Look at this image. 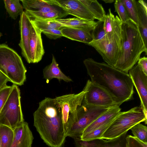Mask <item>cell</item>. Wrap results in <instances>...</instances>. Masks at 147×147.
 I'll return each mask as SVG.
<instances>
[{
	"instance_id": "cell-6",
	"label": "cell",
	"mask_w": 147,
	"mask_h": 147,
	"mask_svg": "<svg viewBox=\"0 0 147 147\" xmlns=\"http://www.w3.org/2000/svg\"><path fill=\"white\" fill-rule=\"evenodd\" d=\"M144 122L146 118L140 107H136L124 112H120L103 133L102 139H112L121 136L136 124Z\"/></svg>"
},
{
	"instance_id": "cell-36",
	"label": "cell",
	"mask_w": 147,
	"mask_h": 147,
	"mask_svg": "<svg viewBox=\"0 0 147 147\" xmlns=\"http://www.w3.org/2000/svg\"><path fill=\"white\" fill-rule=\"evenodd\" d=\"M126 140L127 147H147V144L132 136L127 135Z\"/></svg>"
},
{
	"instance_id": "cell-40",
	"label": "cell",
	"mask_w": 147,
	"mask_h": 147,
	"mask_svg": "<svg viewBox=\"0 0 147 147\" xmlns=\"http://www.w3.org/2000/svg\"><path fill=\"white\" fill-rule=\"evenodd\" d=\"M105 3H112L115 2V0H103Z\"/></svg>"
},
{
	"instance_id": "cell-31",
	"label": "cell",
	"mask_w": 147,
	"mask_h": 147,
	"mask_svg": "<svg viewBox=\"0 0 147 147\" xmlns=\"http://www.w3.org/2000/svg\"><path fill=\"white\" fill-rule=\"evenodd\" d=\"M134 137L147 144V127L140 123L135 125L130 129Z\"/></svg>"
},
{
	"instance_id": "cell-3",
	"label": "cell",
	"mask_w": 147,
	"mask_h": 147,
	"mask_svg": "<svg viewBox=\"0 0 147 147\" xmlns=\"http://www.w3.org/2000/svg\"><path fill=\"white\" fill-rule=\"evenodd\" d=\"M121 50L114 67L127 73L137 63L141 54L147 55L137 25L130 20L122 23Z\"/></svg>"
},
{
	"instance_id": "cell-5",
	"label": "cell",
	"mask_w": 147,
	"mask_h": 147,
	"mask_svg": "<svg viewBox=\"0 0 147 147\" xmlns=\"http://www.w3.org/2000/svg\"><path fill=\"white\" fill-rule=\"evenodd\" d=\"M111 107L89 105L83 101L81 105L78 107L75 116L68 121L66 137L73 139L80 137L88 126Z\"/></svg>"
},
{
	"instance_id": "cell-42",
	"label": "cell",
	"mask_w": 147,
	"mask_h": 147,
	"mask_svg": "<svg viewBox=\"0 0 147 147\" xmlns=\"http://www.w3.org/2000/svg\"><path fill=\"white\" fill-rule=\"evenodd\" d=\"M2 36V34L0 32V39L1 37Z\"/></svg>"
},
{
	"instance_id": "cell-19",
	"label": "cell",
	"mask_w": 147,
	"mask_h": 147,
	"mask_svg": "<svg viewBox=\"0 0 147 147\" xmlns=\"http://www.w3.org/2000/svg\"><path fill=\"white\" fill-rule=\"evenodd\" d=\"M61 31L63 36L72 40L88 45L93 40L90 31L87 30L64 27Z\"/></svg>"
},
{
	"instance_id": "cell-26",
	"label": "cell",
	"mask_w": 147,
	"mask_h": 147,
	"mask_svg": "<svg viewBox=\"0 0 147 147\" xmlns=\"http://www.w3.org/2000/svg\"><path fill=\"white\" fill-rule=\"evenodd\" d=\"M5 7L9 16L13 20L16 19L23 12V7L19 0H4Z\"/></svg>"
},
{
	"instance_id": "cell-1",
	"label": "cell",
	"mask_w": 147,
	"mask_h": 147,
	"mask_svg": "<svg viewBox=\"0 0 147 147\" xmlns=\"http://www.w3.org/2000/svg\"><path fill=\"white\" fill-rule=\"evenodd\" d=\"M83 63L91 82L108 92L118 106L132 99L134 86L128 73L91 58Z\"/></svg>"
},
{
	"instance_id": "cell-16",
	"label": "cell",
	"mask_w": 147,
	"mask_h": 147,
	"mask_svg": "<svg viewBox=\"0 0 147 147\" xmlns=\"http://www.w3.org/2000/svg\"><path fill=\"white\" fill-rule=\"evenodd\" d=\"M121 110V109L118 106L111 107L88 126L84 130L82 134L87 133L103 125L111 123L119 114Z\"/></svg>"
},
{
	"instance_id": "cell-12",
	"label": "cell",
	"mask_w": 147,
	"mask_h": 147,
	"mask_svg": "<svg viewBox=\"0 0 147 147\" xmlns=\"http://www.w3.org/2000/svg\"><path fill=\"white\" fill-rule=\"evenodd\" d=\"M140 98V107L147 118V76L136 64L128 71Z\"/></svg>"
},
{
	"instance_id": "cell-28",
	"label": "cell",
	"mask_w": 147,
	"mask_h": 147,
	"mask_svg": "<svg viewBox=\"0 0 147 147\" xmlns=\"http://www.w3.org/2000/svg\"><path fill=\"white\" fill-rule=\"evenodd\" d=\"M126 132L121 136L111 140L101 139L99 147H127Z\"/></svg>"
},
{
	"instance_id": "cell-35",
	"label": "cell",
	"mask_w": 147,
	"mask_h": 147,
	"mask_svg": "<svg viewBox=\"0 0 147 147\" xmlns=\"http://www.w3.org/2000/svg\"><path fill=\"white\" fill-rule=\"evenodd\" d=\"M12 86H7L0 90V112L10 93Z\"/></svg>"
},
{
	"instance_id": "cell-14",
	"label": "cell",
	"mask_w": 147,
	"mask_h": 147,
	"mask_svg": "<svg viewBox=\"0 0 147 147\" xmlns=\"http://www.w3.org/2000/svg\"><path fill=\"white\" fill-rule=\"evenodd\" d=\"M41 33L32 24L30 31L29 39L30 63L39 62L44 55L45 51L41 38Z\"/></svg>"
},
{
	"instance_id": "cell-27",
	"label": "cell",
	"mask_w": 147,
	"mask_h": 147,
	"mask_svg": "<svg viewBox=\"0 0 147 147\" xmlns=\"http://www.w3.org/2000/svg\"><path fill=\"white\" fill-rule=\"evenodd\" d=\"M14 137L13 130L4 125H0L1 147H10Z\"/></svg>"
},
{
	"instance_id": "cell-25",
	"label": "cell",
	"mask_w": 147,
	"mask_h": 147,
	"mask_svg": "<svg viewBox=\"0 0 147 147\" xmlns=\"http://www.w3.org/2000/svg\"><path fill=\"white\" fill-rule=\"evenodd\" d=\"M29 18L32 24L41 32L45 30L52 29H61L64 27L55 20H41L30 18Z\"/></svg>"
},
{
	"instance_id": "cell-23",
	"label": "cell",
	"mask_w": 147,
	"mask_h": 147,
	"mask_svg": "<svg viewBox=\"0 0 147 147\" xmlns=\"http://www.w3.org/2000/svg\"><path fill=\"white\" fill-rule=\"evenodd\" d=\"M30 18L41 20H55L61 19L69 15L67 13L61 8L57 11L46 12H40L25 11Z\"/></svg>"
},
{
	"instance_id": "cell-21",
	"label": "cell",
	"mask_w": 147,
	"mask_h": 147,
	"mask_svg": "<svg viewBox=\"0 0 147 147\" xmlns=\"http://www.w3.org/2000/svg\"><path fill=\"white\" fill-rule=\"evenodd\" d=\"M64 27L93 30L97 24V22L88 21L78 18L55 20Z\"/></svg>"
},
{
	"instance_id": "cell-15",
	"label": "cell",
	"mask_w": 147,
	"mask_h": 147,
	"mask_svg": "<svg viewBox=\"0 0 147 147\" xmlns=\"http://www.w3.org/2000/svg\"><path fill=\"white\" fill-rule=\"evenodd\" d=\"M13 131L14 137L10 147H31L34 137L27 122L24 121Z\"/></svg>"
},
{
	"instance_id": "cell-17",
	"label": "cell",
	"mask_w": 147,
	"mask_h": 147,
	"mask_svg": "<svg viewBox=\"0 0 147 147\" xmlns=\"http://www.w3.org/2000/svg\"><path fill=\"white\" fill-rule=\"evenodd\" d=\"M103 21L105 38L109 39L115 34H122V23L118 16H115L112 13L110 8Z\"/></svg>"
},
{
	"instance_id": "cell-10",
	"label": "cell",
	"mask_w": 147,
	"mask_h": 147,
	"mask_svg": "<svg viewBox=\"0 0 147 147\" xmlns=\"http://www.w3.org/2000/svg\"><path fill=\"white\" fill-rule=\"evenodd\" d=\"M84 94L85 92L82 90L77 94H69L54 98L61 109L62 119L66 134L68 121L76 115L78 107L82 104Z\"/></svg>"
},
{
	"instance_id": "cell-37",
	"label": "cell",
	"mask_w": 147,
	"mask_h": 147,
	"mask_svg": "<svg viewBox=\"0 0 147 147\" xmlns=\"http://www.w3.org/2000/svg\"><path fill=\"white\" fill-rule=\"evenodd\" d=\"M41 32L50 39H55L63 36L61 29H52L45 30Z\"/></svg>"
},
{
	"instance_id": "cell-38",
	"label": "cell",
	"mask_w": 147,
	"mask_h": 147,
	"mask_svg": "<svg viewBox=\"0 0 147 147\" xmlns=\"http://www.w3.org/2000/svg\"><path fill=\"white\" fill-rule=\"evenodd\" d=\"M137 64L143 73L147 76V58L145 56L140 58Z\"/></svg>"
},
{
	"instance_id": "cell-20",
	"label": "cell",
	"mask_w": 147,
	"mask_h": 147,
	"mask_svg": "<svg viewBox=\"0 0 147 147\" xmlns=\"http://www.w3.org/2000/svg\"><path fill=\"white\" fill-rule=\"evenodd\" d=\"M43 73L44 78L46 80L47 83L53 78H56L59 81L63 80L67 82L72 81L70 78L61 71L53 55L52 62L45 67Z\"/></svg>"
},
{
	"instance_id": "cell-33",
	"label": "cell",
	"mask_w": 147,
	"mask_h": 147,
	"mask_svg": "<svg viewBox=\"0 0 147 147\" xmlns=\"http://www.w3.org/2000/svg\"><path fill=\"white\" fill-rule=\"evenodd\" d=\"M97 22V25L91 33L93 40L102 39L105 37L103 20Z\"/></svg>"
},
{
	"instance_id": "cell-22",
	"label": "cell",
	"mask_w": 147,
	"mask_h": 147,
	"mask_svg": "<svg viewBox=\"0 0 147 147\" xmlns=\"http://www.w3.org/2000/svg\"><path fill=\"white\" fill-rule=\"evenodd\" d=\"M25 11L40 12H46L57 11L61 8L51 5L45 0H21Z\"/></svg>"
},
{
	"instance_id": "cell-41",
	"label": "cell",
	"mask_w": 147,
	"mask_h": 147,
	"mask_svg": "<svg viewBox=\"0 0 147 147\" xmlns=\"http://www.w3.org/2000/svg\"><path fill=\"white\" fill-rule=\"evenodd\" d=\"M0 147H1V142L0 138Z\"/></svg>"
},
{
	"instance_id": "cell-24",
	"label": "cell",
	"mask_w": 147,
	"mask_h": 147,
	"mask_svg": "<svg viewBox=\"0 0 147 147\" xmlns=\"http://www.w3.org/2000/svg\"><path fill=\"white\" fill-rule=\"evenodd\" d=\"M98 21L103 20L106 15L102 5L96 0H80Z\"/></svg>"
},
{
	"instance_id": "cell-30",
	"label": "cell",
	"mask_w": 147,
	"mask_h": 147,
	"mask_svg": "<svg viewBox=\"0 0 147 147\" xmlns=\"http://www.w3.org/2000/svg\"><path fill=\"white\" fill-rule=\"evenodd\" d=\"M111 123L103 125L87 133L82 134L80 138L82 140L85 141L102 139V135Z\"/></svg>"
},
{
	"instance_id": "cell-34",
	"label": "cell",
	"mask_w": 147,
	"mask_h": 147,
	"mask_svg": "<svg viewBox=\"0 0 147 147\" xmlns=\"http://www.w3.org/2000/svg\"><path fill=\"white\" fill-rule=\"evenodd\" d=\"M76 147H99L101 139L90 141L82 140L80 137L74 138Z\"/></svg>"
},
{
	"instance_id": "cell-29",
	"label": "cell",
	"mask_w": 147,
	"mask_h": 147,
	"mask_svg": "<svg viewBox=\"0 0 147 147\" xmlns=\"http://www.w3.org/2000/svg\"><path fill=\"white\" fill-rule=\"evenodd\" d=\"M125 7L129 19L137 25L138 24V16L136 1L135 0H121Z\"/></svg>"
},
{
	"instance_id": "cell-8",
	"label": "cell",
	"mask_w": 147,
	"mask_h": 147,
	"mask_svg": "<svg viewBox=\"0 0 147 147\" xmlns=\"http://www.w3.org/2000/svg\"><path fill=\"white\" fill-rule=\"evenodd\" d=\"M121 34H115L109 39L93 40L88 45L96 50L106 63L114 67L121 50Z\"/></svg>"
},
{
	"instance_id": "cell-9",
	"label": "cell",
	"mask_w": 147,
	"mask_h": 147,
	"mask_svg": "<svg viewBox=\"0 0 147 147\" xmlns=\"http://www.w3.org/2000/svg\"><path fill=\"white\" fill-rule=\"evenodd\" d=\"M83 90L85 92L83 102L86 104L104 107L118 106L108 92L89 80Z\"/></svg>"
},
{
	"instance_id": "cell-39",
	"label": "cell",
	"mask_w": 147,
	"mask_h": 147,
	"mask_svg": "<svg viewBox=\"0 0 147 147\" xmlns=\"http://www.w3.org/2000/svg\"><path fill=\"white\" fill-rule=\"evenodd\" d=\"M8 82H10L9 78L0 71V90L6 86Z\"/></svg>"
},
{
	"instance_id": "cell-32",
	"label": "cell",
	"mask_w": 147,
	"mask_h": 147,
	"mask_svg": "<svg viewBox=\"0 0 147 147\" xmlns=\"http://www.w3.org/2000/svg\"><path fill=\"white\" fill-rule=\"evenodd\" d=\"M114 2L115 12L118 14L122 23L127 22L129 19L121 0H116Z\"/></svg>"
},
{
	"instance_id": "cell-11",
	"label": "cell",
	"mask_w": 147,
	"mask_h": 147,
	"mask_svg": "<svg viewBox=\"0 0 147 147\" xmlns=\"http://www.w3.org/2000/svg\"><path fill=\"white\" fill-rule=\"evenodd\" d=\"M48 3L58 7L69 15L78 18L93 21L95 19L86 7L80 0H45Z\"/></svg>"
},
{
	"instance_id": "cell-4",
	"label": "cell",
	"mask_w": 147,
	"mask_h": 147,
	"mask_svg": "<svg viewBox=\"0 0 147 147\" xmlns=\"http://www.w3.org/2000/svg\"><path fill=\"white\" fill-rule=\"evenodd\" d=\"M0 71L13 84L21 86L26 80L27 70L21 57L5 44H0Z\"/></svg>"
},
{
	"instance_id": "cell-2",
	"label": "cell",
	"mask_w": 147,
	"mask_h": 147,
	"mask_svg": "<svg viewBox=\"0 0 147 147\" xmlns=\"http://www.w3.org/2000/svg\"><path fill=\"white\" fill-rule=\"evenodd\" d=\"M34 125L44 142L51 147H61L66 132L61 109L54 98H46L33 113Z\"/></svg>"
},
{
	"instance_id": "cell-7",
	"label": "cell",
	"mask_w": 147,
	"mask_h": 147,
	"mask_svg": "<svg viewBox=\"0 0 147 147\" xmlns=\"http://www.w3.org/2000/svg\"><path fill=\"white\" fill-rule=\"evenodd\" d=\"M9 96L0 112V125H4L13 129L24 121L21 104L20 90L13 84Z\"/></svg>"
},
{
	"instance_id": "cell-18",
	"label": "cell",
	"mask_w": 147,
	"mask_h": 147,
	"mask_svg": "<svg viewBox=\"0 0 147 147\" xmlns=\"http://www.w3.org/2000/svg\"><path fill=\"white\" fill-rule=\"evenodd\" d=\"M138 16L137 26L147 48V4L144 1H136Z\"/></svg>"
},
{
	"instance_id": "cell-13",
	"label": "cell",
	"mask_w": 147,
	"mask_h": 147,
	"mask_svg": "<svg viewBox=\"0 0 147 147\" xmlns=\"http://www.w3.org/2000/svg\"><path fill=\"white\" fill-rule=\"evenodd\" d=\"M21 38L19 45L22 54L27 62L30 63L29 39L30 31L32 24L25 11L20 16L19 21Z\"/></svg>"
}]
</instances>
